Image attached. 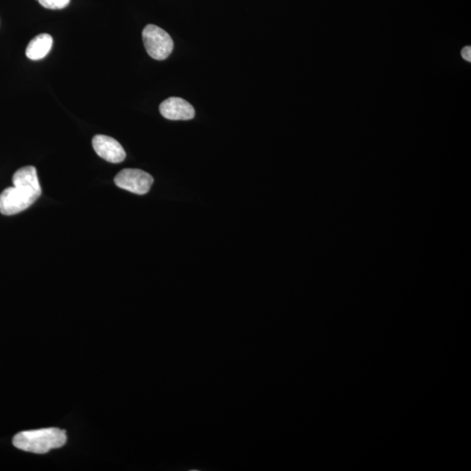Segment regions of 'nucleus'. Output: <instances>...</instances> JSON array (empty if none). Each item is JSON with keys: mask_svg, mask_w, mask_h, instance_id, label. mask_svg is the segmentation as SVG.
Listing matches in <instances>:
<instances>
[{"mask_svg": "<svg viewBox=\"0 0 471 471\" xmlns=\"http://www.w3.org/2000/svg\"><path fill=\"white\" fill-rule=\"evenodd\" d=\"M66 442V431L58 427L23 431L13 440L17 449L35 454H46L51 449L62 447Z\"/></svg>", "mask_w": 471, "mask_h": 471, "instance_id": "obj_1", "label": "nucleus"}, {"mask_svg": "<svg viewBox=\"0 0 471 471\" xmlns=\"http://www.w3.org/2000/svg\"><path fill=\"white\" fill-rule=\"evenodd\" d=\"M142 41L147 55L154 60H166L173 51L174 42L171 35L154 25H147L143 29Z\"/></svg>", "mask_w": 471, "mask_h": 471, "instance_id": "obj_2", "label": "nucleus"}, {"mask_svg": "<svg viewBox=\"0 0 471 471\" xmlns=\"http://www.w3.org/2000/svg\"><path fill=\"white\" fill-rule=\"evenodd\" d=\"M153 183L152 175L138 168H125L114 178V183L119 188L138 195L149 192Z\"/></svg>", "mask_w": 471, "mask_h": 471, "instance_id": "obj_3", "label": "nucleus"}, {"mask_svg": "<svg viewBox=\"0 0 471 471\" xmlns=\"http://www.w3.org/2000/svg\"><path fill=\"white\" fill-rule=\"evenodd\" d=\"M39 197L15 187H9L0 194V213L12 215L20 213L34 204Z\"/></svg>", "mask_w": 471, "mask_h": 471, "instance_id": "obj_4", "label": "nucleus"}, {"mask_svg": "<svg viewBox=\"0 0 471 471\" xmlns=\"http://www.w3.org/2000/svg\"><path fill=\"white\" fill-rule=\"evenodd\" d=\"M92 145L96 154L109 163L120 164L125 160L124 147L110 136L97 135L93 138Z\"/></svg>", "mask_w": 471, "mask_h": 471, "instance_id": "obj_5", "label": "nucleus"}, {"mask_svg": "<svg viewBox=\"0 0 471 471\" xmlns=\"http://www.w3.org/2000/svg\"><path fill=\"white\" fill-rule=\"evenodd\" d=\"M160 113L164 118L172 121H188L195 117V110L187 100L180 97H171L160 105Z\"/></svg>", "mask_w": 471, "mask_h": 471, "instance_id": "obj_6", "label": "nucleus"}, {"mask_svg": "<svg viewBox=\"0 0 471 471\" xmlns=\"http://www.w3.org/2000/svg\"><path fill=\"white\" fill-rule=\"evenodd\" d=\"M13 183L15 188L37 197L41 196V187L39 185L37 171L34 166L23 167L17 171L13 175Z\"/></svg>", "mask_w": 471, "mask_h": 471, "instance_id": "obj_7", "label": "nucleus"}, {"mask_svg": "<svg viewBox=\"0 0 471 471\" xmlns=\"http://www.w3.org/2000/svg\"><path fill=\"white\" fill-rule=\"evenodd\" d=\"M53 39L52 36L48 34H42L36 36L28 44L26 55L28 59L39 60L45 58L51 51Z\"/></svg>", "mask_w": 471, "mask_h": 471, "instance_id": "obj_8", "label": "nucleus"}, {"mask_svg": "<svg viewBox=\"0 0 471 471\" xmlns=\"http://www.w3.org/2000/svg\"><path fill=\"white\" fill-rule=\"evenodd\" d=\"M39 3L46 9H63L69 5L70 0H38Z\"/></svg>", "mask_w": 471, "mask_h": 471, "instance_id": "obj_9", "label": "nucleus"}, {"mask_svg": "<svg viewBox=\"0 0 471 471\" xmlns=\"http://www.w3.org/2000/svg\"><path fill=\"white\" fill-rule=\"evenodd\" d=\"M462 56H463V59H465L466 61H469V62H470V61H471V48H470V46H466V48L463 49Z\"/></svg>", "mask_w": 471, "mask_h": 471, "instance_id": "obj_10", "label": "nucleus"}]
</instances>
